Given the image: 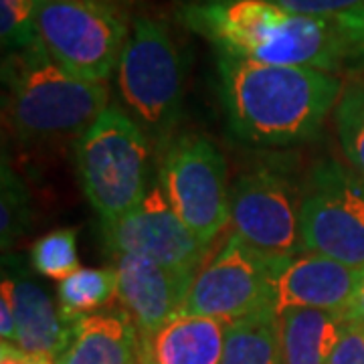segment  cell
<instances>
[{
    "label": "cell",
    "mask_w": 364,
    "mask_h": 364,
    "mask_svg": "<svg viewBox=\"0 0 364 364\" xmlns=\"http://www.w3.org/2000/svg\"><path fill=\"white\" fill-rule=\"evenodd\" d=\"M221 102L229 128L255 146L312 140L342 95L336 73L294 65H267L219 53Z\"/></svg>",
    "instance_id": "6da1fadb"
},
{
    "label": "cell",
    "mask_w": 364,
    "mask_h": 364,
    "mask_svg": "<svg viewBox=\"0 0 364 364\" xmlns=\"http://www.w3.org/2000/svg\"><path fill=\"white\" fill-rule=\"evenodd\" d=\"M181 18L223 55L326 73L346 67L336 21L289 13L269 0H195L182 4Z\"/></svg>",
    "instance_id": "7a4b0ae2"
},
{
    "label": "cell",
    "mask_w": 364,
    "mask_h": 364,
    "mask_svg": "<svg viewBox=\"0 0 364 364\" xmlns=\"http://www.w3.org/2000/svg\"><path fill=\"white\" fill-rule=\"evenodd\" d=\"M4 117L21 142L79 140L109 107L105 83L81 79L35 41L2 59Z\"/></svg>",
    "instance_id": "3957f363"
},
{
    "label": "cell",
    "mask_w": 364,
    "mask_h": 364,
    "mask_svg": "<svg viewBox=\"0 0 364 364\" xmlns=\"http://www.w3.org/2000/svg\"><path fill=\"white\" fill-rule=\"evenodd\" d=\"M152 150L142 126L117 105L75 142L79 182L102 223L117 221L142 203Z\"/></svg>",
    "instance_id": "277c9868"
},
{
    "label": "cell",
    "mask_w": 364,
    "mask_h": 364,
    "mask_svg": "<svg viewBox=\"0 0 364 364\" xmlns=\"http://www.w3.org/2000/svg\"><path fill=\"white\" fill-rule=\"evenodd\" d=\"M117 87L162 156L174 140L184 100V63L162 23L146 16L134 18L117 63Z\"/></svg>",
    "instance_id": "5b68a950"
},
{
    "label": "cell",
    "mask_w": 364,
    "mask_h": 364,
    "mask_svg": "<svg viewBox=\"0 0 364 364\" xmlns=\"http://www.w3.org/2000/svg\"><path fill=\"white\" fill-rule=\"evenodd\" d=\"M41 45L69 73L105 83L128 41L117 0H35Z\"/></svg>",
    "instance_id": "8992f818"
},
{
    "label": "cell",
    "mask_w": 364,
    "mask_h": 364,
    "mask_svg": "<svg viewBox=\"0 0 364 364\" xmlns=\"http://www.w3.org/2000/svg\"><path fill=\"white\" fill-rule=\"evenodd\" d=\"M158 186L181 221L208 245L231 223L227 162L200 134L174 136L160 156Z\"/></svg>",
    "instance_id": "52a82bcc"
},
{
    "label": "cell",
    "mask_w": 364,
    "mask_h": 364,
    "mask_svg": "<svg viewBox=\"0 0 364 364\" xmlns=\"http://www.w3.org/2000/svg\"><path fill=\"white\" fill-rule=\"evenodd\" d=\"M304 251L348 267H364V181L334 158L318 160L304 176Z\"/></svg>",
    "instance_id": "ba28073f"
},
{
    "label": "cell",
    "mask_w": 364,
    "mask_h": 364,
    "mask_svg": "<svg viewBox=\"0 0 364 364\" xmlns=\"http://www.w3.org/2000/svg\"><path fill=\"white\" fill-rule=\"evenodd\" d=\"M286 259L267 255L231 233L195 275L182 314L207 316L231 324L269 310L275 275Z\"/></svg>",
    "instance_id": "9c48e42d"
},
{
    "label": "cell",
    "mask_w": 364,
    "mask_h": 364,
    "mask_svg": "<svg viewBox=\"0 0 364 364\" xmlns=\"http://www.w3.org/2000/svg\"><path fill=\"white\" fill-rule=\"evenodd\" d=\"M304 181L284 162L257 164L231 184V225L249 245L273 257H294L301 243Z\"/></svg>",
    "instance_id": "30bf717a"
},
{
    "label": "cell",
    "mask_w": 364,
    "mask_h": 364,
    "mask_svg": "<svg viewBox=\"0 0 364 364\" xmlns=\"http://www.w3.org/2000/svg\"><path fill=\"white\" fill-rule=\"evenodd\" d=\"M105 247L116 255H136L174 269L198 272L210 245L196 237L172 210L160 186H150L128 215L102 223Z\"/></svg>",
    "instance_id": "8fae6325"
},
{
    "label": "cell",
    "mask_w": 364,
    "mask_h": 364,
    "mask_svg": "<svg viewBox=\"0 0 364 364\" xmlns=\"http://www.w3.org/2000/svg\"><path fill=\"white\" fill-rule=\"evenodd\" d=\"M114 269L117 275V301L130 314L150 350V342L158 330L182 314L198 272L174 269L136 255H116Z\"/></svg>",
    "instance_id": "7c38bea8"
},
{
    "label": "cell",
    "mask_w": 364,
    "mask_h": 364,
    "mask_svg": "<svg viewBox=\"0 0 364 364\" xmlns=\"http://www.w3.org/2000/svg\"><path fill=\"white\" fill-rule=\"evenodd\" d=\"M360 272L320 253L301 251L287 257L275 275L273 310H324L348 316Z\"/></svg>",
    "instance_id": "4fadbf2b"
},
{
    "label": "cell",
    "mask_w": 364,
    "mask_h": 364,
    "mask_svg": "<svg viewBox=\"0 0 364 364\" xmlns=\"http://www.w3.org/2000/svg\"><path fill=\"white\" fill-rule=\"evenodd\" d=\"M4 269L14 277V348L31 356L59 358L75 336V324L63 316L51 296L28 275L16 257H4Z\"/></svg>",
    "instance_id": "5bb4252c"
},
{
    "label": "cell",
    "mask_w": 364,
    "mask_h": 364,
    "mask_svg": "<svg viewBox=\"0 0 364 364\" xmlns=\"http://www.w3.org/2000/svg\"><path fill=\"white\" fill-rule=\"evenodd\" d=\"M57 364H152V358L132 316L119 306L79 318Z\"/></svg>",
    "instance_id": "9a60e30c"
},
{
    "label": "cell",
    "mask_w": 364,
    "mask_h": 364,
    "mask_svg": "<svg viewBox=\"0 0 364 364\" xmlns=\"http://www.w3.org/2000/svg\"><path fill=\"white\" fill-rule=\"evenodd\" d=\"M227 326L207 316L172 318L150 342L152 364H221Z\"/></svg>",
    "instance_id": "2e32d148"
},
{
    "label": "cell",
    "mask_w": 364,
    "mask_h": 364,
    "mask_svg": "<svg viewBox=\"0 0 364 364\" xmlns=\"http://www.w3.org/2000/svg\"><path fill=\"white\" fill-rule=\"evenodd\" d=\"M279 316L282 364H328L348 316L324 310H286Z\"/></svg>",
    "instance_id": "e0dca14e"
},
{
    "label": "cell",
    "mask_w": 364,
    "mask_h": 364,
    "mask_svg": "<svg viewBox=\"0 0 364 364\" xmlns=\"http://www.w3.org/2000/svg\"><path fill=\"white\" fill-rule=\"evenodd\" d=\"M221 364H282L279 316L273 308L227 326Z\"/></svg>",
    "instance_id": "ac0fdd59"
},
{
    "label": "cell",
    "mask_w": 364,
    "mask_h": 364,
    "mask_svg": "<svg viewBox=\"0 0 364 364\" xmlns=\"http://www.w3.org/2000/svg\"><path fill=\"white\" fill-rule=\"evenodd\" d=\"M117 298L116 269L81 267L79 272L59 282L57 299L65 318L77 322L79 318L104 310Z\"/></svg>",
    "instance_id": "d6986e66"
},
{
    "label": "cell",
    "mask_w": 364,
    "mask_h": 364,
    "mask_svg": "<svg viewBox=\"0 0 364 364\" xmlns=\"http://www.w3.org/2000/svg\"><path fill=\"white\" fill-rule=\"evenodd\" d=\"M334 122L342 154L364 181V77L352 79L342 90Z\"/></svg>",
    "instance_id": "ffe728a7"
},
{
    "label": "cell",
    "mask_w": 364,
    "mask_h": 364,
    "mask_svg": "<svg viewBox=\"0 0 364 364\" xmlns=\"http://www.w3.org/2000/svg\"><path fill=\"white\" fill-rule=\"evenodd\" d=\"M33 208L25 181L14 172L6 156L0 166V245L9 251L31 229Z\"/></svg>",
    "instance_id": "44dd1931"
},
{
    "label": "cell",
    "mask_w": 364,
    "mask_h": 364,
    "mask_svg": "<svg viewBox=\"0 0 364 364\" xmlns=\"http://www.w3.org/2000/svg\"><path fill=\"white\" fill-rule=\"evenodd\" d=\"M31 265L43 277L57 282L79 272L77 233L73 229H57L43 235L31 249Z\"/></svg>",
    "instance_id": "7402d4cb"
},
{
    "label": "cell",
    "mask_w": 364,
    "mask_h": 364,
    "mask_svg": "<svg viewBox=\"0 0 364 364\" xmlns=\"http://www.w3.org/2000/svg\"><path fill=\"white\" fill-rule=\"evenodd\" d=\"M0 41L6 53L39 41L35 0H0Z\"/></svg>",
    "instance_id": "603a6c76"
},
{
    "label": "cell",
    "mask_w": 364,
    "mask_h": 364,
    "mask_svg": "<svg viewBox=\"0 0 364 364\" xmlns=\"http://www.w3.org/2000/svg\"><path fill=\"white\" fill-rule=\"evenodd\" d=\"M273 4L286 9L289 13L338 21L340 16L360 9L364 0H269Z\"/></svg>",
    "instance_id": "cb8c5ba5"
},
{
    "label": "cell",
    "mask_w": 364,
    "mask_h": 364,
    "mask_svg": "<svg viewBox=\"0 0 364 364\" xmlns=\"http://www.w3.org/2000/svg\"><path fill=\"white\" fill-rule=\"evenodd\" d=\"M344 45H346V67L364 71V4L338 21Z\"/></svg>",
    "instance_id": "d4e9b609"
},
{
    "label": "cell",
    "mask_w": 364,
    "mask_h": 364,
    "mask_svg": "<svg viewBox=\"0 0 364 364\" xmlns=\"http://www.w3.org/2000/svg\"><path fill=\"white\" fill-rule=\"evenodd\" d=\"M328 364H364V326L348 320Z\"/></svg>",
    "instance_id": "484cf974"
},
{
    "label": "cell",
    "mask_w": 364,
    "mask_h": 364,
    "mask_svg": "<svg viewBox=\"0 0 364 364\" xmlns=\"http://www.w3.org/2000/svg\"><path fill=\"white\" fill-rule=\"evenodd\" d=\"M16 336V316H14V277L2 269L0 284V340L13 346Z\"/></svg>",
    "instance_id": "4316f807"
},
{
    "label": "cell",
    "mask_w": 364,
    "mask_h": 364,
    "mask_svg": "<svg viewBox=\"0 0 364 364\" xmlns=\"http://www.w3.org/2000/svg\"><path fill=\"white\" fill-rule=\"evenodd\" d=\"M0 364H57V360L55 358H47V356H31V354L16 350L14 346L2 344V348H0Z\"/></svg>",
    "instance_id": "83f0119b"
},
{
    "label": "cell",
    "mask_w": 364,
    "mask_h": 364,
    "mask_svg": "<svg viewBox=\"0 0 364 364\" xmlns=\"http://www.w3.org/2000/svg\"><path fill=\"white\" fill-rule=\"evenodd\" d=\"M348 320L364 326V267L360 272V279H358V287H356V294L352 299L350 310H348Z\"/></svg>",
    "instance_id": "f1b7e54d"
}]
</instances>
